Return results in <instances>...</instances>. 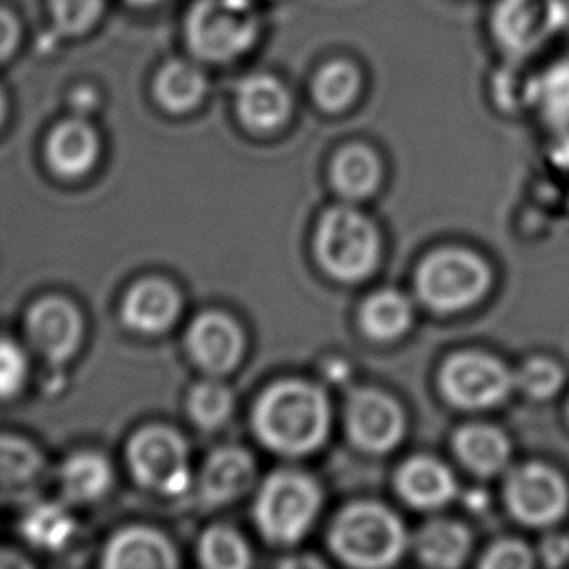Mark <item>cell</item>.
Wrapping results in <instances>:
<instances>
[{
  "instance_id": "obj_1",
  "label": "cell",
  "mask_w": 569,
  "mask_h": 569,
  "mask_svg": "<svg viewBox=\"0 0 569 569\" xmlns=\"http://www.w3.org/2000/svg\"><path fill=\"white\" fill-rule=\"evenodd\" d=\"M259 438L274 451L303 455L313 451L329 430V405L317 387L300 381L274 385L254 408Z\"/></svg>"
},
{
  "instance_id": "obj_2",
  "label": "cell",
  "mask_w": 569,
  "mask_h": 569,
  "mask_svg": "<svg viewBox=\"0 0 569 569\" xmlns=\"http://www.w3.org/2000/svg\"><path fill=\"white\" fill-rule=\"evenodd\" d=\"M568 0H496L490 31L503 59L529 62L568 31Z\"/></svg>"
},
{
  "instance_id": "obj_3",
  "label": "cell",
  "mask_w": 569,
  "mask_h": 569,
  "mask_svg": "<svg viewBox=\"0 0 569 569\" xmlns=\"http://www.w3.org/2000/svg\"><path fill=\"white\" fill-rule=\"evenodd\" d=\"M259 16L251 0H197L187 18V39L200 59L226 62L251 49Z\"/></svg>"
},
{
  "instance_id": "obj_4",
  "label": "cell",
  "mask_w": 569,
  "mask_h": 569,
  "mask_svg": "<svg viewBox=\"0 0 569 569\" xmlns=\"http://www.w3.org/2000/svg\"><path fill=\"white\" fill-rule=\"evenodd\" d=\"M337 555L358 568H385L405 550V531L391 511L376 503H360L340 513L331 531Z\"/></svg>"
},
{
  "instance_id": "obj_5",
  "label": "cell",
  "mask_w": 569,
  "mask_h": 569,
  "mask_svg": "<svg viewBox=\"0 0 569 569\" xmlns=\"http://www.w3.org/2000/svg\"><path fill=\"white\" fill-rule=\"evenodd\" d=\"M316 249L327 272L355 282L368 277L378 262V231L352 208H332L321 220Z\"/></svg>"
},
{
  "instance_id": "obj_6",
  "label": "cell",
  "mask_w": 569,
  "mask_h": 569,
  "mask_svg": "<svg viewBox=\"0 0 569 569\" xmlns=\"http://www.w3.org/2000/svg\"><path fill=\"white\" fill-rule=\"evenodd\" d=\"M321 503L316 482L306 475L282 470L264 482L254 516L262 535L272 542L292 545L308 532Z\"/></svg>"
},
{
  "instance_id": "obj_7",
  "label": "cell",
  "mask_w": 569,
  "mask_h": 569,
  "mask_svg": "<svg viewBox=\"0 0 569 569\" xmlns=\"http://www.w3.org/2000/svg\"><path fill=\"white\" fill-rule=\"evenodd\" d=\"M490 269L477 254L446 249L431 254L418 272V292L430 308L459 311L485 296Z\"/></svg>"
},
{
  "instance_id": "obj_8",
  "label": "cell",
  "mask_w": 569,
  "mask_h": 569,
  "mask_svg": "<svg viewBox=\"0 0 569 569\" xmlns=\"http://www.w3.org/2000/svg\"><path fill=\"white\" fill-rule=\"evenodd\" d=\"M516 385L511 371L492 356L462 352L441 371V391L453 405L469 410L492 408L508 399Z\"/></svg>"
},
{
  "instance_id": "obj_9",
  "label": "cell",
  "mask_w": 569,
  "mask_h": 569,
  "mask_svg": "<svg viewBox=\"0 0 569 569\" xmlns=\"http://www.w3.org/2000/svg\"><path fill=\"white\" fill-rule=\"evenodd\" d=\"M506 501L511 516L529 527H547L568 511V485L555 469L529 462L509 475Z\"/></svg>"
},
{
  "instance_id": "obj_10",
  "label": "cell",
  "mask_w": 569,
  "mask_h": 569,
  "mask_svg": "<svg viewBox=\"0 0 569 569\" xmlns=\"http://www.w3.org/2000/svg\"><path fill=\"white\" fill-rule=\"evenodd\" d=\"M129 461L142 485L158 492L181 493L189 486L186 441L168 428H147L132 438Z\"/></svg>"
},
{
  "instance_id": "obj_11",
  "label": "cell",
  "mask_w": 569,
  "mask_h": 569,
  "mask_svg": "<svg viewBox=\"0 0 569 569\" xmlns=\"http://www.w3.org/2000/svg\"><path fill=\"white\" fill-rule=\"evenodd\" d=\"M26 329L39 355L51 363H62L80 345L82 319L69 301L46 298L30 309Z\"/></svg>"
},
{
  "instance_id": "obj_12",
  "label": "cell",
  "mask_w": 569,
  "mask_h": 569,
  "mask_svg": "<svg viewBox=\"0 0 569 569\" xmlns=\"http://www.w3.org/2000/svg\"><path fill=\"white\" fill-rule=\"evenodd\" d=\"M348 430L358 446L383 453L402 438L405 418L399 405L387 395L360 391L348 405Z\"/></svg>"
},
{
  "instance_id": "obj_13",
  "label": "cell",
  "mask_w": 569,
  "mask_h": 569,
  "mask_svg": "<svg viewBox=\"0 0 569 569\" xmlns=\"http://www.w3.org/2000/svg\"><path fill=\"white\" fill-rule=\"evenodd\" d=\"M187 342L192 358L212 373L230 371L243 350L238 325L222 313L200 316L192 323Z\"/></svg>"
},
{
  "instance_id": "obj_14",
  "label": "cell",
  "mask_w": 569,
  "mask_h": 569,
  "mask_svg": "<svg viewBox=\"0 0 569 569\" xmlns=\"http://www.w3.org/2000/svg\"><path fill=\"white\" fill-rule=\"evenodd\" d=\"M290 109V93L278 78L253 74L239 84V117L253 131H274L288 119Z\"/></svg>"
},
{
  "instance_id": "obj_15",
  "label": "cell",
  "mask_w": 569,
  "mask_h": 569,
  "mask_svg": "<svg viewBox=\"0 0 569 569\" xmlns=\"http://www.w3.org/2000/svg\"><path fill=\"white\" fill-rule=\"evenodd\" d=\"M43 459L23 439L0 436V503L28 500L41 482Z\"/></svg>"
},
{
  "instance_id": "obj_16",
  "label": "cell",
  "mask_w": 569,
  "mask_h": 569,
  "mask_svg": "<svg viewBox=\"0 0 569 569\" xmlns=\"http://www.w3.org/2000/svg\"><path fill=\"white\" fill-rule=\"evenodd\" d=\"M179 296L162 280L134 286L124 300L123 317L134 331L156 335L170 329L179 313Z\"/></svg>"
},
{
  "instance_id": "obj_17",
  "label": "cell",
  "mask_w": 569,
  "mask_h": 569,
  "mask_svg": "<svg viewBox=\"0 0 569 569\" xmlns=\"http://www.w3.org/2000/svg\"><path fill=\"white\" fill-rule=\"evenodd\" d=\"M176 562L170 542L150 529L123 531L106 550V566L113 569L173 568Z\"/></svg>"
},
{
  "instance_id": "obj_18",
  "label": "cell",
  "mask_w": 569,
  "mask_h": 569,
  "mask_svg": "<svg viewBox=\"0 0 569 569\" xmlns=\"http://www.w3.org/2000/svg\"><path fill=\"white\" fill-rule=\"evenodd\" d=\"M47 158L57 173L78 178L92 168L98 158V134L84 121L59 124L47 144Z\"/></svg>"
},
{
  "instance_id": "obj_19",
  "label": "cell",
  "mask_w": 569,
  "mask_h": 569,
  "mask_svg": "<svg viewBox=\"0 0 569 569\" xmlns=\"http://www.w3.org/2000/svg\"><path fill=\"white\" fill-rule=\"evenodd\" d=\"M397 485L405 500L422 509L439 508L451 501L457 492L453 477L446 465L428 457L407 462L400 469Z\"/></svg>"
},
{
  "instance_id": "obj_20",
  "label": "cell",
  "mask_w": 569,
  "mask_h": 569,
  "mask_svg": "<svg viewBox=\"0 0 569 569\" xmlns=\"http://www.w3.org/2000/svg\"><path fill=\"white\" fill-rule=\"evenodd\" d=\"M254 477V462L241 449H222L208 459L202 472V493L210 503H226L247 492Z\"/></svg>"
},
{
  "instance_id": "obj_21",
  "label": "cell",
  "mask_w": 569,
  "mask_h": 569,
  "mask_svg": "<svg viewBox=\"0 0 569 569\" xmlns=\"http://www.w3.org/2000/svg\"><path fill=\"white\" fill-rule=\"evenodd\" d=\"M455 451L461 461L482 477H492L508 467L511 447L500 430L485 423L465 426L455 436Z\"/></svg>"
},
{
  "instance_id": "obj_22",
  "label": "cell",
  "mask_w": 569,
  "mask_h": 569,
  "mask_svg": "<svg viewBox=\"0 0 569 569\" xmlns=\"http://www.w3.org/2000/svg\"><path fill=\"white\" fill-rule=\"evenodd\" d=\"M532 111L558 132H569V57L548 62L532 78Z\"/></svg>"
},
{
  "instance_id": "obj_23",
  "label": "cell",
  "mask_w": 569,
  "mask_h": 569,
  "mask_svg": "<svg viewBox=\"0 0 569 569\" xmlns=\"http://www.w3.org/2000/svg\"><path fill=\"white\" fill-rule=\"evenodd\" d=\"M207 88L204 72L187 61L168 62L156 78V98L171 113H186L199 106Z\"/></svg>"
},
{
  "instance_id": "obj_24",
  "label": "cell",
  "mask_w": 569,
  "mask_h": 569,
  "mask_svg": "<svg viewBox=\"0 0 569 569\" xmlns=\"http://www.w3.org/2000/svg\"><path fill=\"white\" fill-rule=\"evenodd\" d=\"M418 555L433 568H457L465 562L470 550V535L453 521H433L416 540Z\"/></svg>"
},
{
  "instance_id": "obj_25",
  "label": "cell",
  "mask_w": 569,
  "mask_h": 569,
  "mask_svg": "<svg viewBox=\"0 0 569 569\" xmlns=\"http://www.w3.org/2000/svg\"><path fill=\"white\" fill-rule=\"evenodd\" d=\"M378 156L366 147H348L332 163V181L342 194L360 199L370 194L379 183Z\"/></svg>"
},
{
  "instance_id": "obj_26",
  "label": "cell",
  "mask_w": 569,
  "mask_h": 569,
  "mask_svg": "<svg viewBox=\"0 0 569 569\" xmlns=\"http://www.w3.org/2000/svg\"><path fill=\"white\" fill-rule=\"evenodd\" d=\"M412 323V306L399 292H379L363 303L362 327L370 337L391 340Z\"/></svg>"
},
{
  "instance_id": "obj_27",
  "label": "cell",
  "mask_w": 569,
  "mask_h": 569,
  "mask_svg": "<svg viewBox=\"0 0 569 569\" xmlns=\"http://www.w3.org/2000/svg\"><path fill=\"white\" fill-rule=\"evenodd\" d=\"M61 478L70 500L92 501L111 485V469L100 455L78 453L67 461Z\"/></svg>"
},
{
  "instance_id": "obj_28",
  "label": "cell",
  "mask_w": 569,
  "mask_h": 569,
  "mask_svg": "<svg viewBox=\"0 0 569 569\" xmlns=\"http://www.w3.org/2000/svg\"><path fill=\"white\" fill-rule=\"evenodd\" d=\"M362 88V77L352 62L332 61L316 77L313 93L321 108L342 111L348 108Z\"/></svg>"
},
{
  "instance_id": "obj_29",
  "label": "cell",
  "mask_w": 569,
  "mask_h": 569,
  "mask_svg": "<svg viewBox=\"0 0 569 569\" xmlns=\"http://www.w3.org/2000/svg\"><path fill=\"white\" fill-rule=\"evenodd\" d=\"M532 78L535 72L527 69V62L503 59V64L492 78V96L498 108L506 113H521L531 109Z\"/></svg>"
},
{
  "instance_id": "obj_30",
  "label": "cell",
  "mask_w": 569,
  "mask_h": 569,
  "mask_svg": "<svg viewBox=\"0 0 569 569\" xmlns=\"http://www.w3.org/2000/svg\"><path fill=\"white\" fill-rule=\"evenodd\" d=\"M74 523L69 513L53 503L31 509L23 519V532L36 547L49 550L61 548L70 539Z\"/></svg>"
},
{
  "instance_id": "obj_31",
  "label": "cell",
  "mask_w": 569,
  "mask_h": 569,
  "mask_svg": "<svg viewBox=\"0 0 569 569\" xmlns=\"http://www.w3.org/2000/svg\"><path fill=\"white\" fill-rule=\"evenodd\" d=\"M200 562L207 568L241 569L249 566V550L239 535L216 527L200 540Z\"/></svg>"
},
{
  "instance_id": "obj_32",
  "label": "cell",
  "mask_w": 569,
  "mask_h": 569,
  "mask_svg": "<svg viewBox=\"0 0 569 569\" xmlns=\"http://www.w3.org/2000/svg\"><path fill=\"white\" fill-rule=\"evenodd\" d=\"M189 410L202 428H216L230 416L231 392L220 383L199 385L192 389Z\"/></svg>"
},
{
  "instance_id": "obj_33",
  "label": "cell",
  "mask_w": 569,
  "mask_h": 569,
  "mask_svg": "<svg viewBox=\"0 0 569 569\" xmlns=\"http://www.w3.org/2000/svg\"><path fill=\"white\" fill-rule=\"evenodd\" d=\"M516 385L531 399H550L563 385V371L547 358H535L525 363L516 376Z\"/></svg>"
},
{
  "instance_id": "obj_34",
  "label": "cell",
  "mask_w": 569,
  "mask_h": 569,
  "mask_svg": "<svg viewBox=\"0 0 569 569\" xmlns=\"http://www.w3.org/2000/svg\"><path fill=\"white\" fill-rule=\"evenodd\" d=\"M54 22L64 33L77 36L98 22L103 0H51Z\"/></svg>"
},
{
  "instance_id": "obj_35",
  "label": "cell",
  "mask_w": 569,
  "mask_h": 569,
  "mask_svg": "<svg viewBox=\"0 0 569 569\" xmlns=\"http://www.w3.org/2000/svg\"><path fill=\"white\" fill-rule=\"evenodd\" d=\"M28 379V360L12 340L0 339V399H12Z\"/></svg>"
},
{
  "instance_id": "obj_36",
  "label": "cell",
  "mask_w": 569,
  "mask_h": 569,
  "mask_svg": "<svg viewBox=\"0 0 569 569\" xmlns=\"http://www.w3.org/2000/svg\"><path fill=\"white\" fill-rule=\"evenodd\" d=\"M535 563V556L523 542L519 540H501L493 545L480 566L488 569H529Z\"/></svg>"
},
{
  "instance_id": "obj_37",
  "label": "cell",
  "mask_w": 569,
  "mask_h": 569,
  "mask_svg": "<svg viewBox=\"0 0 569 569\" xmlns=\"http://www.w3.org/2000/svg\"><path fill=\"white\" fill-rule=\"evenodd\" d=\"M540 558L550 568H560L569 562V537L550 535L540 545Z\"/></svg>"
},
{
  "instance_id": "obj_38",
  "label": "cell",
  "mask_w": 569,
  "mask_h": 569,
  "mask_svg": "<svg viewBox=\"0 0 569 569\" xmlns=\"http://www.w3.org/2000/svg\"><path fill=\"white\" fill-rule=\"evenodd\" d=\"M18 43V22L14 16L0 8V59H7Z\"/></svg>"
},
{
  "instance_id": "obj_39",
  "label": "cell",
  "mask_w": 569,
  "mask_h": 569,
  "mask_svg": "<svg viewBox=\"0 0 569 569\" xmlns=\"http://www.w3.org/2000/svg\"><path fill=\"white\" fill-rule=\"evenodd\" d=\"M555 162L560 166V168H566L569 170V134L568 131L562 132V139L555 147Z\"/></svg>"
},
{
  "instance_id": "obj_40",
  "label": "cell",
  "mask_w": 569,
  "mask_h": 569,
  "mask_svg": "<svg viewBox=\"0 0 569 569\" xmlns=\"http://www.w3.org/2000/svg\"><path fill=\"white\" fill-rule=\"evenodd\" d=\"M96 100H98L96 92L88 90V88H82V90H78V92L74 93L72 106L80 109V111H86V109H92L93 106H96Z\"/></svg>"
},
{
  "instance_id": "obj_41",
  "label": "cell",
  "mask_w": 569,
  "mask_h": 569,
  "mask_svg": "<svg viewBox=\"0 0 569 569\" xmlns=\"http://www.w3.org/2000/svg\"><path fill=\"white\" fill-rule=\"evenodd\" d=\"M131 4H134V7H154V4H158V2H162V0H129Z\"/></svg>"
},
{
  "instance_id": "obj_42",
  "label": "cell",
  "mask_w": 569,
  "mask_h": 569,
  "mask_svg": "<svg viewBox=\"0 0 569 569\" xmlns=\"http://www.w3.org/2000/svg\"><path fill=\"white\" fill-rule=\"evenodd\" d=\"M2 113H4V98H2V92H0V121H2Z\"/></svg>"
},
{
  "instance_id": "obj_43",
  "label": "cell",
  "mask_w": 569,
  "mask_h": 569,
  "mask_svg": "<svg viewBox=\"0 0 569 569\" xmlns=\"http://www.w3.org/2000/svg\"><path fill=\"white\" fill-rule=\"evenodd\" d=\"M568 412H569V408H568Z\"/></svg>"
}]
</instances>
